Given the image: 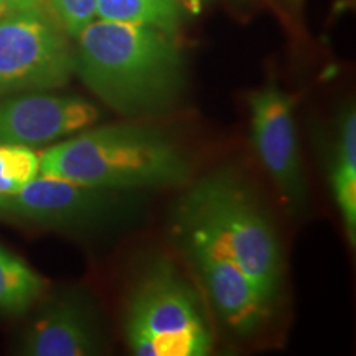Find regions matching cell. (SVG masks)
<instances>
[{
	"instance_id": "cell-16",
	"label": "cell",
	"mask_w": 356,
	"mask_h": 356,
	"mask_svg": "<svg viewBox=\"0 0 356 356\" xmlns=\"http://www.w3.org/2000/svg\"><path fill=\"white\" fill-rule=\"evenodd\" d=\"M44 0H0V10L12 12V10H25V8H37L43 7Z\"/></svg>"
},
{
	"instance_id": "cell-14",
	"label": "cell",
	"mask_w": 356,
	"mask_h": 356,
	"mask_svg": "<svg viewBox=\"0 0 356 356\" xmlns=\"http://www.w3.org/2000/svg\"><path fill=\"white\" fill-rule=\"evenodd\" d=\"M40 175V155L30 145L0 144V197H10Z\"/></svg>"
},
{
	"instance_id": "cell-6",
	"label": "cell",
	"mask_w": 356,
	"mask_h": 356,
	"mask_svg": "<svg viewBox=\"0 0 356 356\" xmlns=\"http://www.w3.org/2000/svg\"><path fill=\"white\" fill-rule=\"evenodd\" d=\"M74 74V48L47 8L0 15V97L65 86Z\"/></svg>"
},
{
	"instance_id": "cell-3",
	"label": "cell",
	"mask_w": 356,
	"mask_h": 356,
	"mask_svg": "<svg viewBox=\"0 0 356 356\" xmlns=\"http://www.w3.org/2000/svg\"><path fill=\"white\" fill-rule=\"evenodd\" d=\"M180 204L215 229L257 292L273 305L282 277L277 234L254 195L228 172L204 177Z\"/></svg>"
},
{
	"instance_id": "cell-11",
	"label": "cell",
	"mask_w": 356,
	"mask_h": 356,
	"mask_svg": "<svg viewBox=\"0 0 356 356\" xmlns=\"http://www.w3.org/2000/svg\"><path fill=\"white\" fill-rule=\"evenodd\" d=\"M332 190L350 243H356V114L346 111L332 165Z\"/></svg>"
},
{
	"instance_id": "cell-2",
	"label": "cell",
	"mask_w": 356,
	"mask_h": 356,
	"mask_svg": "<svg viewBox=\"0 0 356 356\" xmlns=\"http://www.w3.org/2000/svg\"><path fill=\"white\" fill-rule=\"evenodd\" d=\"M40 175L114 191L180 185L185 155L163 134L136 124L83 129L40 154Z\"/></svg>"
},
{
	"instance_id": "cell-9",
	"label": "cell",
	"mask_w": 356,
	"mask_h": 356,
	"mask_svg": "<svg viewBox=\"0 0 356 356\" xmlns=\"http://www.w3.org/2000/svg\"><path fill=\"white\" fill-rule=\"evenodd\" d=\"M97 118L96 106L78 96L43 91L0 97V144L32 147L61 140L91 127Z\"/></svg>"
},
{
	"instance_id": "cell-13",
	"label": "cell",
	"mask_w": 356,
	"mask_h": 356,
	"mask_svg": "<svg viewBox=\"0 0 356 356\" xmlns=\"http://www.w3.org/2000/svg\"><path fill=\"white\" fill-rule=\"evenodd\" d=\"M47 287L37 270L8 249L0 246V312L19 317L35 305Z\"/></svg>"
},
{
	"instance_id": "cell-5",
	"label": "cell",
	"mask_w": 356,
	"mask_h": 356,
	"mask_svg": "<svg viewBox=\"0 0 356 356\" xmlns=\"http://www.w3.org/2000/svg\"><path fill=\"white\" fill-rule=\"evenodd\" d=\"M173 221L177 241L221 322L238 335L254 333L269 314V302L207 221L184 204H178Z\"/></svg>"
},
{
	"instance_id": "cell-12",
	"label": "cell",
	"mask_w": 356,
	"mask_h": 356,
	"mask_svg": "<svg viewBox=\"0 0 356 356\" xmlns=\"http://www.w3.org/2000/svg\"><path fill=\"white\" fill-rule=\"evenodd\" d=\"M99 20L152 26L175 37L184 20L178 0H96Z\"/></svg>"
},
{
	"instance_id": "cell-15",
	"label": "cell",
	"mask_w": 356,
	"mask_h": 356,
	"mask_svg": "<svg viewBox=\"0 0 356 356\" xmlns=\"http://www.w3.org/2000/svg\"><path fill=\"white\" fill-rule=\"evenodd\" d=\"M47 12L70 38H78L96 19V0H44Z\"/></svg>"
},
{
	"instance_id": "cell-17",
	"label": "cell",
	"mask_w": 356,
	"mask_h": 356,
	"mask_svg": "<svg viewBox=\"0 0 356 356\" xmlns=\"http://www.w3.org/2000/svg\"><path fill=\"white\" fill-rule=\"evenodd\" d=\"M200 2L202 0H178V3H180L181 7H200Z\"/></svg>"
},
{
	"instance_id": "cell-8",
	"label": "cell",
	"mask_w": 356,
	"mask_h": 356,
	"mask_svg": "<svg viewBox=\"0 0 356 356\" xmlns=\"http://www.w3.org/2000/svg\"><path fill=\"white\" fill-rule=\"evenodd\" d=\"M252 140L279 193L297 207L305 195L304 173L293 122V99L275 84H267L249 96Z\"/></svg>"
},
{
	"instance_id": "cell-10",
	"label": "cell",
	"mask_w": 356,
	"mask_h": 356,
	"mask_svg": "<svg viewBox=\"0 0 356 356\" xmlns=\"http://www.w3.org/2000/svg\"><path fill=\"white\" fill-rule=\"evenodd\" d=\"M102 350L95 312L81 297H63L44 309L22 338L20 353L30 356H91Z\"/></svg>"
},
{
	"instance_id": "cell-18",
	"label": "cell",
	"mask_w": 356,
	"mask_h": 356,
	"mask_svg": "<svg viewBox=\"0 0 356 356\" xmlns=\"http://www.w3.org/2000/svg\"><path fill=\"white\" fill-rule=\"evenodd\" d=\"M291 2H293V3H296V2H300V0H291Z\"/></svg>"
},
{
	"instance_id": "cell-1",
	"label": "cell",
	"mask_w": 356,
	"mask_h": 356,
	"mask_svg": "<svg viewBox=\"0 0 356 356\" xmlns=\"http://www.w3.org/2000/svg\"><path fill=\"white\" fill-rule=\"evenodd\" d=\"M74 74L118 113L163 114L185 86L175 37L152 26L95 19L78 35Z\"/></svg>"
},
{
	"instance_id": "cell-7",
	"label": "cell",
	"mask_w": 356,
	"mask_h": 356,
	"mask_svg": "<svg viewBox=\"0 0 356 356\" xmlns=\"http://www.w3.org/2000/svg\"><path fill=\"white\" fill-rule=\"evenodd\" d=\"M114 190L38 175L10 197H0V216L50 226L81 228L111 220L119 202Z\"/></svg>"
},
{
	"instance_id": "cell-4",
	"label": "cell",
	"mask_w": 356,
	"mask_h": 356,
	"mask_svg": "<svg viewBox=\"0 0 356 356\" xmlns=\"http://www.w3.org/2000/svg\"><path fill=\"white\" fill-rule=\"evenodd\" d=\"M124 330L139 356H204L213 348L197 293L167 261L150 266L134 286Z\"/></svg>"
},
{
	"instance_id": "cell-19",
	"label": "cell",
	"mask_w": 356,
	"mask_h": 356,
	"mask_svg": "<svg viewBox=\"0 0 356 356\" xmlns=\"http://www.w3.org/2000/svg\"><path fill=\"white\" fill-rule=\"evenodd\" d=\"M2 13H3V12H2V10H0V15H2Z\"/></svg>"
}]
</instances>
